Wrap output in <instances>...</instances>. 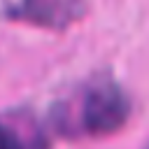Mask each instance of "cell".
<instances>
[{
    "label": "cell",
    "instance_id": "2",
    "mask_svg": "<svg viewBox=\"0 0 149 149\" xmlns=\"http://www.w3.org/2000/svg\"><path fill=\"white\" fill-rule=\"evenodd\" d=\"M21 9H23L21 14L26 19L47 23V26H63L72 16L70 5L63 0H26Z\"/></svg>",
    "mask_w": 149,
    "mask_h": 149
},
{
    "label": "cell",
    "instance_id": "3",
    "mask_svg": "<svg viewBox=\"0 0 149 149\" xmlns=\"http://www.w3.org/2000/svg\"><path fill=\"white\" fill-rule=\"evenodd\" d=\"M0 149H26L21 144V140L5 126H0Z\"/></svg>",
    "mask_w": 149,
    "mask_h": 149
},
{
    "label": "cell",
    "instance_id": "1",
    "mask_svg": "<svg viewBox=\"0 0 149 149\" xmlns=\"http://www.w3.org/2000/svg\"><path fill=\"white\" fill-rule=\"evenodd\" d=\"M128 116V100L114 81L91 84L79 100L77 130L88 135H107L123 126Z\"/></svg>",
    "mask_w": 149,
    "mask_h": 149
}]
</instances>
